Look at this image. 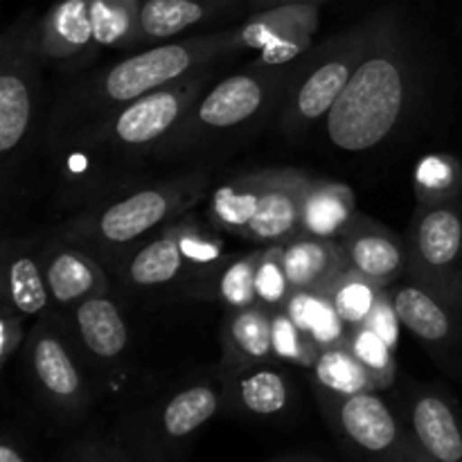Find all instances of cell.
I'll return each mask as SVG.
<instances>
[{
	"mask_svg": "<svg viewBox=\"0 0 462 462\" xmlns=\"http://www.w3.org/2000/svg\"><path fill=\"white\" fill-rule=\"evenodd\" d=\"M210 77L212 68H206L97 120L45 138L63 201L84 208L138 183L140 167L153 161L158 144L208 88Z\"/></svg>",
	"mask_w": 462,
	"mask_h": 462,
	"instance_id": "1",
	"label": "cell"
},
{
	"mask_svg": "<svg viewBox=\"0 0 462 462\" xmlns=\"http://www.w3.org/2000/svg\"><path fill=\"white\" fill-rule=\"evenodd\" d=\"M420 72L413 32L395 7L382 9L364 59L325 117L329 143L347 153L386 143L415 106Z\"/></svg>",
	"mask_w": 462,
	"mask_h": 462,
	"instance_id": "2",
	"label": "cell"
},
{
	"mask_svg": "<svg viewBox=\"0 0 462 462\" xmlns=\"http://www.w3.org/2000/svg\"><path fill=\"white\" fill-rule=\"evenodd\" d=\"M237 52L235 32L219 30L167 41L129 54L104 70L81 77L72 88H68L45 122L43 140L97 120L143 95L188 79Z\"/></svg>",
	"mask_w": 462,
	"mask_h": 462,
	"instance_id": "3",
	"label": "cell"
},
{
	"mask_svg": "<svg viewBox=\"0 0 462 462\" xmlns=\"http://www.w3.org/2000/svg\"><path fill=\"white\" fill-rule=\"evenodd\" d=\"M210 171L192 170L171 179L138 180L72 212L54 235L111 266L135 244L189 215L206 197Z\"/></svg>",
	"mask_w": 462,
	"mask_h": 462,
	"instance_id": "4",
	"label": "cell"
},
{
	"mask_svg": "<svg viewBox=\"0 0 462 462\" xmlns=\"http://www.w3.org/2000/svg\"><path fill=\"white\" fill-rule=\"evenodd\" d=\"M289 79V66L273 68L255 61L246 70L208 86L158 144L153 161H179L251 129L282 102Z\"/></svg>",
	"mask_w": 462,
	"mask_h": 462,
	"instance_id": "5",
	"label": "cell"
},
{
	"mask_svg": "<svg viewBox=\"0 0 462 462\" xmlns=\"http://www.w3.org/2000/svg\"><path fill=\"white\" fill-rule=\"evenodd\" d=\"M311 179L293 167L233 176L210 192L208 221L255 246H282L302 233V199Z\"/></svg>",
	"mask_w": 462,
	"mask_h": 462,
	"instance_id": "6",
	"label": "cell"
},
{
	"mask_svg": "<svg viewBox=\"0 0 462 462\" xmlns=\"http://www.w3.org/2000/svg\"><path fill=\"white\" fill-rule=\"evenodd\" d=\"M39 18L23 12L9 23L0 39V161H3V194L12 197L18 188L39 126L41 70Z\"/></svg>",
	"mask_w": 462,
	"mask_h": 462,
	"instance_id": "7",
	"label": "cell"
},
{
	"mask_svg": "<svg viewBox=\"0 0 462 462\" xmlns=\"http://www.w3.org/2000/svg\"><path fill=\"white\" fill-rule=\"evenodd\" d=\"M221 411L224 391L215 374V382H189L131 411L113 438L138 462H180L199 431Z\"/></svg>",
	"mask_w": 462,
	"mask_h": 462,
	"instance_id": "8",
	"label": "cell"
},
{
	"mask_svg": "<svg viewBox=\"0 0 462 462\" xmlns=\"http://www.w3.org/2000/svg\"><path fill=\"white\" fill-rule=\"evenodd\" d=\"M377 21L379 12H374L350 30L332 36L323 48L316 50L310 66L291 75L280 102V129L289 140L300 138L316 122L329 116L364 59Z\"/></svg>",
	"mask_w": 462,
	"mask_h": 462,
	"instance_id": "9",
	"label": "cell"
},
{
	"mask_svg": "<svg viewBox=\"0 0 462 462\" xmlns=\"http://www.w3.org/2000/svg\"><path fill=\"white\" fill-rule=\"evenodd\" d=\"M402 237L411 282L462 310V199L418 201Z\"/></svg>",
	"mask_w": 462,
	"mask_h": 462,
	"instance_id": "10",
	"label": "cell"
},
{
	"mask_svg": "<svg viewBox=\"0 0 462 462\" xmlns=\"http://www.w3.org/2000/svg\"><path fill=\"white\" fill-rule=\"evenodd\" d=\"M25 368L36 402L54 422L75 424L88 415L93 386L81 370L72 338L48 316L27 334Z\"/></svg>",
	"mask_w": 462,
	"mask_h": 462,
	"instance_id": "11",
	"label": "cell"
},
{
	"mask_svg": "<svg viewBox=\"0 0 462 462\" xmlns=\"http://www.w3.org/2000/svg\"><path fill=\"white\" fill-rule=\"evenodd\" d=\"M334 436L361 462H400L411 431L379 391L332 395L316 393Z\"/></svg>",
	"mask_w": 462,
	"mask_h": 462,
	"instance_id": "12",
	"label": "cell"
},
{
	"mask_svg": "<svg viewBox=\"0 0 462 462\" xmlns=\"http://www.w3.org/2000/svg\"><path fill=\"white\" fill-rule=\"evenodd\" d=\"M388 298L402 328L409 329L431 355V359L462 382V310L433 296L415 282L395 284Z\"/></svg>",
	"mask_w": 462,
	"mask_h": 462,
	"instance_id": "13",
	"label": "cell"
},
{
	"mask_svg": "<svg viewBox=\"0 0 462 462\" xmlns=\"http://www.w3.org/2000/svg\"><path fill=\"white\" fill-rule=\"evenodd\" d=\"M320 25L319 5H280L253 12L242 25L233 27L237 50H255L262 66H291L311 48Z\"/></svg>",
	"mask_w": 462,
	"mask_h": 462,
	"instance_id": "14",
	"label": "cell"
},
{
	"mask_svg": "<svg viewBox=\"0 0 462 462\" xmlns=\"http://www.w3.org/2000/svg\"><path fill=\"white\" fill-rule=\"evenodd\" d=\"M108 269L125 291H162L183 289L194 278L192 262L185 255L179 233V219L153 233L144 242L117 257Z\"/></svg>",
	"mask_w": 462,
	"mask_h": 462,
	"instance_id": "15",
	"label": "cell"
},
{
	"mask_svg": "<svg viewBox=\"0 0 462 462\" xmlns=\"http://www.w3.org/2000/svg\"><path fill=\"white\" fill-rule=\"evenodd\" d=\"M90 3L93 0H57L39 18V54L48 70L72 77L93 63L99 45Z\"/></svg>",
	"mask_w": 462,
	"mask_h": 462,
	"instance_id": "16",
	"label": "cell"
},
{
	"mask_svg": "<svg viewBox=\"0 0 462 462\" xmlns=\"http://www.w3.org/2000/svg\"><path fill=\"white\" fill-rule=\"evenodd\" d=\"M224 391V411L248 420L287 418L296 404V386L275 361L217 373Z\"/></svg>",
	"mask_w": 462,
	"mask_h": 462,
	"instance_id": "17",
	"label": "cell"
},
{
	"mask_svg": "<svg viewBox=\"0 0 462 462\" xmlns=\"http://www.w3.org/2000/svg\"><path fill=\"white\" fill-rule=\"evenodd\" d=\"M404 420L424 454L436 462H462V409L445 391L411 383Z\"/></svg>",
	"mask_w": 462,
	"mask_h": 462,
	"instance_id": "18",
	"label": "cell"
},
{
	"mask_svg": "<svg viewBox=\"0 0 462 462\" xmlns=\"http://www.w3.org/2000/svg\"><path fill=\"white\" fill-rule=\"evenodd\" d=\"M41 266L52 302L63 310H75L88 298L111 293L106 266L57 235L41 246Z\"/></svg>",
	"mask_w": 462,
	"mask_h": 462,
	"instance_id": "19",
	"label": "cell"
},
{
	"mask_svg": "<svg viewBox=\"0 0 462 462\" xmlns=\"http://www.w3.org/2000/svg\"><path fill=\"white\" fill-rule=\"evenodd\" d=\"M338 244L346 255L347 269L377 284L379 289L395 287L406 273L404 237L361 212Z\"/></svg>",
	"mask_w": 462,
	"mask_h": 462,
	"instance_id": "20",
	"label": "cell"
},
{
	"mask_svg": "<svg viewBox=\"0 0 462 462\" xmlns=\"http://www.w3.org/2000/svg\"><path fill=\"white\" fill-rule=\"evenodd\" d=\"M77 350L99 370H111L125 359L131 343L129 325L120 305L108 296H95L70 310Z\"/></svg>",
	"mask_w": 462,
	"mask_h": 462,
	"instance_id": "21",
	"label": "cell"
},
{
	"mask_svg": "<svg viewBox=\"0 0 462 462\" xmlns=\"http://www.w3.org/2000/svg\"><path fill=\"white\" fill-rule=\"evenodd\" d=\"M41 246L25 237L7 239L3 246V305L25 319H41L54 305L41 266Z\"/></svg>",
	"mask_w": 462,
	"mask_h": 462,
	"instance_id": "22",
	"label": "cell"
},
{
	"mask_svg": "<svg viewBox=\"0 0 462 462\" xmlns=\"http://www.w3.org/2000/svg\"><path fill=\"white\" fill-rule=\"evenodd\" d=\"M221 350L224 359L217 373L275 361L273 311L262 305L228 311L221 323Z\"/></svg>",
	"mask_w": 462,
	"mask_h": 462,
	"instance_id": "23",
	"label": "cell"
},
{
	"mask_svg": "<svg viewBox=\"0 0 462 462\" xmlns=\"http://www.w3.org/2000/svg\"><path fill=\"white\" fill-rule=\"evenodd\" d=\"M282 260L291 291L328 293L347 271L341 244L311 235H298L282 244Z\"/></svg>",
	"mask_w": 462,
	"mask_h": 462,
	"instance_id": "24",
	"label": "cell"
},
{
	"mask_svg": "<svg viewBox=\"0 0 462 462\" xmlns=\"http://www.w3.org/2000/svg\"><path fill=\"white\" fill-rule=\"evenodd\" d=\"M246 0H143L138 45L165 43L233 12Z\"/></svg>",
	"mask_w": 462,
	"mask_h": 462,
	"instance_id": "25",
	"label": "cell"
},
{
	"mask_svg": "<svg viewBox=\"0 0 462 462\" xmlns=\"http://www.w3.org/2000/svg\"><path fill=\"white\" fill-rule=\"evenodd\" d=\"M260 255L262 246L242 253V255L226 257L215 269L189 280L183 287V291L188 296L199 298V300L221 302L228 311L246 310V307L257 305L255 271Z\"/></svg>",
	"mask_w": 462,
	"mask_h": 462,
	"instance_id": "26",
	"label": "cell"
},
{
	"mask_svg": "<svg viewBox=\"0 0 462 462\" xmlns=\"http://www.w3.org/2000/svg\"><path fill=\"white\" fill-rule=\"evenodd\" d=\"M356 201L355 192L337 180L311 179L302 199V233L311 237L341 239L343 233L355 221Z\"/></svg>",
	"mask_w": 462,
	"mask_h": 462,
	"instance_id": "27",
	"label": "cell"
},
{
	"mask_svg": "<svg viewBox=\"0 0 462 462\" xmlns=\"http://www.w3.org/2000/svg\"><path fill=\"white\" fill-rule=\"evenodd\" d=\"M284 311L320 350L350 343L352 329L343 323L328 293L293 291Z\"/></svg>",
	"mask_w": 462,
	"mask_h": 462,
	"instance_id": "28",
	"label": "cell"
},
{
	"mask_svg": "<svg viewBox=\"0 0 462 462\" xmlns=\"http://www.w3.org/2000/svg\"><path fill=\"white\" fill-rule=\"evenodd\" d=\"M311 383H314V393H332V395L377 391L373 374L355 355L350 343L320 350L311 368Z\"/></svg>",
	"mask_w": 462,
	"mask_h": 462,
	"instance_id": "29",
	"label": "cell"
},
{
	"mask_svg": "<svg viewBox=\"0 0 462 462\" xmlns=\"http://www.w3.org/2000/svg\"><path fill=\"white\" fill-rule=\"evenodd\" d=\"M90 9L99 50L138 48L143 0H93Z\"/></svg>",
	"mask_w": 462,
	"mask_h": 462,
	"instance_id": "30",
	"label": "cell"
},
{
	"mask_svg": "<svg viewBox=\"0 0 462 462\" xmlns=\"http://www.w3.org/2000/svg\"><path fill=\"white\" fill-rule=\"evenodd\" d=\"M386 293L388 289H379L377 284L368 282L365 278L356 275L355 271L347 269L346 273L334 282V287L329 289L328 296L332 298L334 307H337L343 323L350 329H356L368 325V320L373 319V314L377 311V307L382 305Z\"/></svg>",
	"mask_w": 462,
	"mask_h": 462,
	"instance_id": "31",
	"label": "cell"
},
{
	"mask_svg": "<svg viewBox=\"0 0 462 462\" xmlns=\"http://www.w3.org/2000/svg\"><path fill=\"white\" fill-rule=\"evenodd\" d=\"M415 194L418 201H451L462 199V167L451 156H424L415 167Z\"/></svg>",
	"mask_w": 462,
	"mask_h": 462,
	"instance_id": "32",
	"label": "cell"
},
{
	"mask_svg": "<svg viewBox=\"0 0 462 462\" xmlns=\"http://www.w3.org/2000/svg\"><path fill=\"white\" fill-rule=\"evenodd\" d=\"M350 347L355 350V355L364 361L365 368L370 370L379 393L388 391V388L395 383L397 365L395 359H393V346L382 337V334L374 332L368 325L352 329Z\"/></svg>",
	"mask_w": 462,
	"mask_h": 462,
	"instance_id": "33",
	"label": "cell"
},
{
	"mask_svg": "<svg viewBox=\"0 0 462 462\" xmlns=\"http://www.w3.org/2000/svg\"><path fill=\"white\" fill-rule=\"evenodd\" d=\"M255 293L257 305L266 310H284L291 298L287 271H284L282 246H262L260 262L255 271Z\"/></svg>",
	"mask_w": 462,
	"mask_h": 462,
	"instance_id": "34",
	"label": "cell"
},
{
	"mask_svg": "<svg viewBox=\"0 0 462 462\" xmlns=\"http://www.w3.org/2000/svg\"><path fill=\"white\" fill-rule=\"evenodd\" d=\"M273 350L275 361L298 365V368H314L320 355V347L293 323L284 310L273 311Z\"/></svg>",
	"mask_w": 462,
	"mask_h": 462,
	"instance_id": "35",
	"label": "cell"
},
{
	"mask_svg": "<svg viewBox=\"0 0 462 462\" xmlns=\"http://www.w3.org/2000/svg\"><path fill=\"white\" fill-rule=\"evenodd\" d=\"M59 462H138L116 438H81L66 447Z\"/></svg>",
	"mask_w": 462,
	"mask_h": 462,
	"instance_id": "36",
	"label": "cell"
},
{
	"mask_svg": "<svg viewBox=\"0 0 462 462\" xmlns=\"http://www.w3.org/2000/svg\"><path fill=\"white\" fill-rule=\"evenodd\" d=\"M23 320H25V316L16 314L7 305H3V311H0V365L3 368H7L9 359L25 343L27 337L25 329H23Z\"/></svg>",
	"mask_w": 462,
	"mask_h": 462,
	"instance_id": "37",
	"label": "cell"
},
{
	"mask_svg": "<svg viewBox=\"0 0 462 462\" xmlns=\"http://www.w3.org/2000/svg\"><path fill=\"white\" fill-rule=\"evenodd\" d=\"M0 462H36V456L25 445L21 433L7 429L0 440Z\"/></svg>",
	"mask_w": 462,
	"mask_h": 462,
	"instance_id": "38",
	"label": "cell"
},
{
	"mask_svg": "<svg viewBox=\"0 0 462 462\" xmlns=\"http://www.w3.org/2000/svg\"><path fill=\"white\" fill-rule=\"evenodd\" d=\"M323 0H246V7L251 12H262L269 7H280V5H319Z\"/></svg>",
	"mask_w": 462,
	"mask_h": 462,
	"instance_id": "39",
	"label": "cell"
},
{
	"mask_svg": "<svg viewBox=\"0 0 462 462\" xmlns=\"http://www.w3.org/2000/svg\"><path fill=\"white\" fill-rule=\"evenodd\" d=\"M400 462H436V460H433L431 456L424 454V451L420 449L418 442H415V438L411 436L409 445H406V451H404V456H402Z\"/></svg>",
	"mask_w": 462,
	"mask_h": 462,
	"instance_id": "40",
	"label": "cell"
},
{
	"mask_svg": "<svg viewBox=\"0 0 462 462\" xmlns=\"http://www.w3.org/2000/svg\"><path fill=\"white\" fill-rule=\"evenodd\" d=\"M273 462H307L305 456H287V458H280V460H273Z\"/></svg>",
	"mask_w": 462,
	"mask_h": 462,
	"instance_id": "41",
	"label": "cell"
},
{
	"mask_svg": "<svg viewBox=\"0 0 462 462\" xmlns=\"http://www.w3.org/2000/svg\"><path fill=\"white\" fill-rule=\"evenodd\" d=\"M307 462H320V460H314V458H307Z\"/></svg>",
	"mask_w": 462,
	"mask_h": 462,
	"instance_id": "42",
	"label": "cell"
}]
</instances>
